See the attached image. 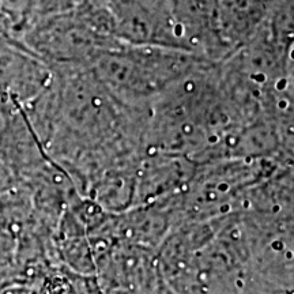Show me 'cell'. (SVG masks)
<instances>
[{
	"instance_id": "3957f363",
	"label": "cell",
	"mask_w": 294,
	"mask_h": 294,
	"mask_svg": "<svg viewBox=\"0 0 294 294\" xmlns=\"http://www.w3.org/2000/svg\"><path fill=\"white\" fill-rule=\"evenodd\" d=\"M41 0H0V12L10 27L14 40L36 19Z\"/></svg>"
},
{
	"instance_id": "6da1fadb",
	"label": "cell",
	"mask_w": 294,
	"mask_h": 294,
	"mask_svg": "<svg viewBox=\"0 0 294 294\" xmlns=\"http://www.w3.org/2000/svg\"><path fill=\"white\" fill-rule=\"evenodd\" d=\"M15 41L51 68H90L102 53L123 44L101 0L37 19Z\"/></svg>"
},
{
	"instance_id": "7a4b0ae2",
	"label": "cell",
	"mask_w": 294,
	"mask_h": 294,
	"mask_svg": "<svg viewBox=\"0 0 294 294\" xmlns=\"http://www.w3.org/2000/svg\"><path fill=\"white\" fill-rule=\"evenodd\" d=\"M278 0H218V31L230 53L247 42Z\"/></svg>"
}]
</instances>
